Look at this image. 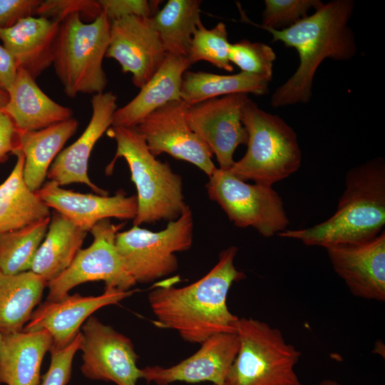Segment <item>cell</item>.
<instances>
[{
	"label": "cell",
	"mask_w": 385,
	"mask_h": 385,
	"mask_svg": "<svg viewBox=\"0 0 385 385\" xmlns=\"http://www.w3.org/2000/svg\"><path fill=\"white\" fill-rule=\"evenodd\" d=\"M41 0H0V28H8L35 14Z\"/></svg>",
	"instance_id": "cell-37"
},
{
	"label": "cell",
	"mask_w": 385,
	"mask_h": 385,
	"mask_svg": "<svg viewBox=\"0 0 385 385\" xmlns=\"http://www.w3.org/2000/svg\"><path fill=\"white\" fill-rule=\"evenodd\" d=\"M316 385H341V384L334 380L324 379Z\"/></svg>",
	"instance_id": "cell-41"
},
{
	"label": "cell",
	"mask_w": 385,
	"mask_h": 385,
	"mask_svg": "<svg viewBox=\"0 0 385 385\" xmlns=\"http://www.w3.org/2000/svg\"><path fill=\"white\" fill-rule=\"evenodd\" d=\"M111 24L103 13L90 23L83 21L79 14L61 22L53 66L67 96L104 92L108 78L103 59L109 46Z\"/></svg>",
	"instance_id": "cell-6"
},
{
	"label": "cell",
	"mask_w": 385,
	"mask_h": 385,
	"mask_svg": "<svg viewBox=\"0 0 385 385\" xmlns=\"http://www.w3.org/2000/svg\"><path fill=\"white\" fill-rule=\"evenodd\" d=\"M166 56L151 18L130 16L111 22L106 57L115 59L123 73H132L136 87L141 88L154 76Z\"/></svg>",
	"instance_id": "cell-14"
},
{
	"label": "cell",
	"mask_w": 385,
	"mask_h": 385,
	"mask_svg": "<svg viewBox=\"0 0 385 385\" xmlns=\"http://www.w3.org/2000/svg\"><path fill=\"white\" fill-rule=\"evenodd\" d=\"M193 216L188 205L178 219L165 229L153 232L133 225L118 232L117 251L127 271L136 283H148L178 270L175 252L188 250L193 241Z\"/></svg>",
	"instance_id": "cell-8"
},
{
	"label": "cell",
	"mask_w": 385,
	"mask_h": 385,
	"mask_svg": "<svg viewBox=\"0 0 385 385\" xmlns=\"http://www.w3.org/2000/svg\"><path fill=\"white\" fill-rule=\"evenodd\" d=\"M78 127V120L71 118L41 130L19 131V150L24 156V179L31 191L42 187L51 163Z\"/></svg>",
	"instance_id": "cell-24"
},
{
	"label": "cell",
	"mask_w": 385,
	"mask_h": 385,
	"mask_svg": "<svg viewBox=\"0 0 385 385\" xmlns=\"http://www.w3.org/2000/svg\"><path fill=\"white\" fill-rule=\"evenodd\" d=\"M237 247L219 255L217 263L199 280L183 287L163 284L148 294L150 308L160 328L178 332L185 342L202 344L214 334L237 333L239 317L227 305L229 290L245 274L236 269Z\"/></svg>",
	"instance_id": "cell-1"
},
{
	"label": "cell",
	"mask_w": 385,
	"mask_h": 385,
	"mask_svg": "<svg viewBox=\"0 0 385 385\" xmlns=\"http://www.w3.org/2000/svg\"><path fill=\"white\" fill-rule=\"evenodd\" d=\"M47 282L31 270L15 274L0 271V333L23 331L39 303Z\"/></svg>",
	"instance_id": "cell-27"
},
{
	"label": "cell",
	"mask_w": 385,
	"mask_h": 385,
	"mask_svg": "<svg viewBox=\"0 0 385 385\" xmlns=\"http://www.w3.org/2000/svg\"><path fill=\"white\" fill-rule=\"evenodd\" d=\"M326 250L334 272L354 296L385 301V230L367 241Z\"/></svg>",
	"instance_id": "cell-16"
},
{
	"label": "cell",
	"mask_w": 385,
	"mask_h": 385,
	"mask_svg": "<svg viewBox=\"0 0 385 385\" xmlns=\"http://www.w3.org/2000/svg\"><path fill=\"white\" fill-rule=\"evenodd\" d=\"M200 344L197 351L174 366H148L141 369V379L156 385H169L177 381H210L212 384L223 385L238 352L237 334H216Z\"/></svg>",
	"instance_id": "cell-17"
},
{
	"label": "cell",
	"mask_w": 385,
	"mask_h": 385,
	"mask_svg": "<svg viewBox=\"0 0 385 385\" xmlns=\"http://www.w3.org/2000/svg\"><path fill=\"white\" fill-rule=\"evenodd\" d=\"M1 337H2V334L0 333V343H1Z\"/></svg>",
	"instance_id": "cell-42"
},
{
	"label": "cell",
	"mask_w": 385,
	"mask_h": 385,
	"mask_svg": "<svg viewBox=\"0 0 385 385\" xmlns=\"http://www.w3.org/2000/svg\"><path fill=\"white\" fill-rule=\"evenodd\" d=\"M107 134L115 140L116 152L106 173H112L115 161L124 158L137 189L138 212L133 225L178 219L188 205L182 177L168 162L153 155L136 127L111 126Z\"/></svg>",
	"instance_id": "cell-4"
},
{
	"label": "cell",
	"mask_w": 385,
	"mask_h": 385,
	"mask_svg": "<svg viewBox=\"0 0 385 385\" xmlns=\"http://www.w3.org/2000/svg\"><path fill=\"white\" fill-rule=\"evenodd\" d=\"M230 43L226 25L219 22L214 28L207 29L201 20L195 30L187 60L189 64L205 61L214 66L231 72L234 70L230 61Z\"/></svg>",
	"instance_id": "cell-31"
},
{
	"label": "cell",
	"mask_w": 385,
	"mask_h": 385,
	"mask_svg": "<svg viewBox=\"0 0 385 385\" xmlns=\"http://www.w3.org/2000/svg\"><path fill=\"white\" fill-rule=\"evenodd\" d=\"M102 13L98 1L93 0H46L41 1L35 14L61 22L68 16L79 14L81 18L94 21Z\"/></svg>",
	"instance_id": "cell-34"
},
{
	"label": "cell",
	"mask_w": 385,
	"mask_h": 385,
	"mask_svg": "<svg viewBox=\"0 0 385 385\" xmlns=\"http://www.w3.org/2000/svg\"><path fill=\"white\" fill-rule=\"evenodd\" d=\"M50 220L51 216L21 229L0 235V271L15 274L31 270Z\"/></svg>",
	"instance_id": "cell-30"
},
{
	"label": "cell",
	"mask_w": 385,
	"mask_h": 385,
	"mask_svg": "<svg viewBox=\"0 0 385 385\" xmlns=\"http://www.w3.org/2000/svg\"><path fill=\"white\" fill-rule=\"evenodd\" d=\"M189 107L181 99L170 101L148 115L136 128L153 156L168 153L195 165L210 177L217 169L213 154L191 129Z\"/></svg>",
	"instance_id": "cell-12"
},
{
	"label": "cell",
	"mask_w": 385,
	"mask_h": 385,
	"mask_svg": "<svg viewBox=\"0 0 385 385\" xmlns=\"http://www.w3.org/2000/svg\"><path fill=\"white\" fill-rule=\"evenodd\" d=\"M200 0H169L151 18L167 53L187 58L200 19Z\"/></svg>",
	"instance_id": "cell-29"
},
{
	"label": "cell",
	"mask_w": 385,
	"mask_h": 385,
	"mask_svg": "<svg viewBox=\"0 0 385 385\" xmlns=\"http://www.w3.org/2000/svg\"><path fill=\"white\" fill-rule=\"evenodd\" d=\"M354 5L353 0L322 2L314 14L287 28H260L271 34L273 42L281 41L294 48L299 58L296 71L273 93L272 108L309 102L315 73L322 62L325 58L349 61L356 55L354 33L348 24Z\"/></svg>",
	"instance_id": "cell-2"
},
{
	"label": "cell",
	"mask_w": 385,
	"mask_h": 385,
	"mask_svg": "<svg viewBox=\"0 0 385 385\" xmlns=\"http://www.w3.org/2000/svg\"><path fill=\"white\" fill-rule=\"evenodd\" d=\"M264 2L262 24L252 21L237 4L241 16L240 21L258 28L280 30L306 17L312 7L315 9L322 3L320 0H265Z\"/></svg>",
	"instance_id": "cell-32"
},
{
	"label": "cell",
	"mask_w": 385,
	"mask_h": 385,
	"mask_svg": "<svg viewBox=\"0 0 385 385\" xmlns=\"http://www.w3.org/2000/svg\"><path fill=\"white\" fill-rule=\"evenodd\" d=\"M205 187L209 198L217 202L236 227H251L270 237L289 224L282 199L272 186L249 184L228 170L217 168Z\"/></svg>",
	"instance_id": "cell-9"
},
{
	"label": "cell",
	"mask_w": 385,
	"mask_h": 385,
	"mask_svg": "<svg viewBox=\"0 0 385 385\" xmlns=\"http://www.w3.org/2000/svg\"><path fill=\"white\" fill-rule=\"evenodd\" d=\"M81 342L80 332L75 339L61 349H50L51 364L41 385H66L71 377L72 364Z\"/></svg>",
	"instance_id": "cell-35"
},
{
	"label": "cell",
	"mask_w": 385,
	"mask_h": 385,
	"mask_svg": "<svg viewBox=\"0 0 385 385\" xmlns=\"http://www.w3.org/2000/svg\"><path fill=\"white\" fill-rule=\"evenodd\" d=\"M212 385H216V384H212Z\"/></svg>",
	"instance_id": "cell-43"
},
{
	"label": "cell",
	"mask_w": 385,
	"mask_h": 385,
	"mask_svg": "<svg viewBox=\"0 0 385 385\" xmlns=\"http://www.w3.org/2000/svg\"><path fill=\"white\" fill-rule=\"evenodd\" d=\"M35 192L49 208L87 232L102 220H134L138 212L137 196H127L121 190L113 196L83 194L49 180Z\"/></svg>",
	"instance_id": "cell-18"
},
{
	"label": "cell",
	"mask_w": 385,
	"mask_h": 385,
	"mask_svg": "<svg viewBox=\"0 0 385 385\" xmlns=\"http://www.w3.org/2000/svg\"><path fill=\"white\" fill-rule=\"evenodd\" d=\"M117 96L112 92L93 95L92 115L81 136L59 153L51 164L47 177L60 186L78 183L86 184L101 195L108 192L95 185L88 175V160L96 142L112 125L117 109Z\"/></svg>",
	"instance_id": "cell-19"
},
{
	"label": "cell",
	"mask_w": 385,
	"mask_h": 385,
	"mask_svg": "<svg viewBox=\"0 0 385 385\" xmlns=\"http://www.w3.org/2000/svg\"><path fill=\"white\" fill-rule=\"evenodd\" d=\"M135 292L107 288L98 296L76 293L56 301L46 300L34 311L23 330H46L53 340L51 349H63L75 339L83 323L96 310L117 304Z\"/></svg>",
	"instance_id": "cell-15"
},
{
	"label": "cell",
	"mask_w": 385,
	"mask_h": 385,
	"mask_svg": "<svg viewBox=\"0 0 385 385\" xmlns=\"http://www.w3.org/2000/svg\"><path fill=\"white\" fill-rule=\"evenodd\" d=\"M81 371L92 380L116 385H137L141 369L131 340L112 327L91 316L82 325Z\"/></svg>",
	"instance_id": "cell-11"
},
{
	"label": "cell",
	"mask_w": 385,
	"mask_h": 385,
	"mask_svg": "<svg viewBox=\"0 0 385 385\" xmlns=\"http://www.w3.org/2000/svg\"><path fill=\"white\" fill-rule=\"evenodd\" d=\"M52 344V337L46 330L2 334L0 384L38 385L41 363Z\"/></svg>",
	"instance_id": "cell-23"
},
{
	"label": "cell",
	"mask_w": 385,
	"mask_h": 385,
	"mask_svg": "<svg viewBox=\"0 0 385 385\" xmlns=\"http://www.w3.org/2000/svg\"><path fill=\"white\" fill-rule=\"evenodd\" d=\"M18 66L11 53L0 45V90L8 93L18 73Z\"/></svg>",
	"instance_id": "cell-39"
},
{
	"label": "cell",
	"mask_w": 385,
	"mask_h": 385,
	"mask_svg": "<svg viewBox=\"0 0 385 385\" xmlns=\"http://www.w3.org/2000/svg\"><path fill=\"white\" fill-rule=\"evenodd\" d=\"M9 100V95L6 92L0 90V109H2Z\"/></svg>",
	"instance_id": "cell-40"
},
{
	"label": "cell",
	"mask_w": 385,
	"mask_h": 385,
	"mask_svg": "<svg viewBox=\"0 0 385 385\" xmlns=\"http://www.w3.org/2000/svg\"><path fill=\"white\" fill-rule=\"evenodd\" d=\"M160 1L98 0L102 13L111 22L130 16L152 18L158 11Z\"/></svg>",
	"instance_id": "cell-36"
},
{
	"label": "cell",
	"mask_w": 385,
	"mask_h": 385,
	"mask_svg": "<svg viewBox=\"0 0 385 385\" xmlns=\"http://www.w3.org/2000/svg\"><path fill=\"white\" fill-rule=\"evenodd\" d=\"M271 81L240 71L233 75H218L205 71H185L181 100L189 106L234 93L262 96L268 93Z\"/></svg>",
	"instance_id": "cell-28"
},
{
	"label": "cell",
	"mask_w": 385,
	"mask_h": 385,
	"mask_svg": "<svg viewBox=\"0 0 385 385\" xmlns=\"http://www.w3.org/2000/svg\"><path fill=\"white\" fill-rule=\"evenodd\" d=\"M11 173L0 185V235L15 231L51 216L50 208L26 184L24 156L18 150Z\"/></svg>",
	"instance_id": "cell-25"
},
{
	"label": "cell",
	"mask_w": 385,
	"mask_h": 385,
	"mask_svg": "<svg viewBox=\"0 0 385 385\" xmlns=\"http://www.w3.org/2000/svg\"><path fill=\"white\" fill-rule=\"evenodd\" d=\"M19 150V132L12 120L0 109V163Z\"/></svg>",
	"instance_id": "cell-38"
},
{
	"label": "cell",
	"mask_w": 385,
	"mask_h": 385,
	"mask_svg": "<svg viewBox=\"0 0 385 385\" xmlns=\"http://www.w3.org/2000/svg\"><path fill=\"white\" fill-rule=\"evenodd\" d=\"M190 66L187 58L167 53L160 68L138 95L128 103L116 109L111 126L137 127L156 109L170 101L181 99L183 76Z\"/></svg>",
	"instance_id": "cell-21"
},
{
	"label": "cell",
	"mask_w": 385,
	"mask_h": 385,
	"mask_svg": "<svg viewBox=\"0 0 385 385\" xmlns=\"http://www.w3.org/2000/svg\"><path fill=\"white\" fill-rule=\"evenodd\" d=\"M125 224L115 225L109 219L96 223L91 230V245L81 249L71 265L57 278L47 283V301L58 300L82 283L103 281L105 289L129 290L136 282L127 271L115 246L117 233Z\"/></svg>",
	"instance_id": "cell-10"
},
{
	"label": "cell",
	"mask_w": 385,
	"mask_h": 385,
	"mask_svg": "<svg viewBox=\"0 0 385 385\" xmlns=\"http://www.w3.org/2000/svg\"><path fill=\"white\" fill-rule=\"evenodd\" d=\"M246 93H234L190 106L191 129L215 155L220 169L227 170L235 163L233 155L240 145H247L248 134L242 120Z\"/></svg>",
	"instance_id": "cell-13"
},
{
	"label": "cell",
	"mask_w": 385,
	"mask_h": 385,
	"mask_svg": "<svg viewBox=\"0 0 385 385\" xmlns=\"http://www.w3.org/2000/svg\"><path fill=\"white\" fill-rule=\"evenodd\" d=\"M385 226V161L378 157L350 169L336 212L310 227L279 232L307 246L325 249L369 240Z\"/></svg>",
	"instance_id": "cell-3"
},
{
	"label": "cell",
	"mask_w": 385,
	"mask_h": 385,
	"mask_svg": "<svg viewBox=\"0 0 385 385\" xmlns=\"http://www.w3.org/2000/svg\"><path fill=\"white\" fill-rule=\"evenodd\" d=\"M86 235L87 232L54 211L30 270L47 283L57 278L71 265Z\"/></svg>",
	"instance_id": "cell-26"
},
{
	"label": "cell",
	"mask_w": 385,
	"mask_h": 385,
	"mask_svg": "<svg viewBox=\"0 0 385 385\" xmlns=\"http://www.w3.org/2000/svg\"><path fill=\"white\" fill-rule=\"evenodd\" d=\"M0 385H1V384H0Z\"/></svg>",
	"instance_id": "cell-44"
},
{
	"label": "cell",
	"mask_w": 385,
	"mask_h": 385,
	"mask_svg": "<svg viewBox=\"0 0 385 385\" xmlns=\"http://www.w3.org/2000/svg\"><path fill=\"white\" fill-rule=\"evenodd\" d=\"M240 346L223 385H304L294 370L302 353L281 331L253 318H240Z\"/></svg>",
	"instance_id": "cell-7"
},
{
	"label": "cell",
	"mask_w": 385,
	"mask_h": 385,
	"mask_svg": "<svg viewBox=\"0 0 385 385\" xmlns=\"http://www.w3.org/2000/svg\"><path fill=\"white\" fill-rule=\"evenodd\" d=\"M242 120L248 134L247 149L228 170L232 174L245 182L272 187L299 170L302 155L297 135L282 118L248 98Z\"/></svg>",
	"instance_id": "cell-5"
},
{
	"label": "cell",
	"mask_w": 385,
	"mask_h": 385,
	"mask_svg": "<svg viewBox=\"0 0 385 385\" xmlns=\"http://www.w3.org/2000/svg\"><path fill=\"white\" fill-rule=\"evenodd\" d=\"M229 57L242 72L272 80L276 54L269 45L243 39L230 43Z\"/></svg>",
	"instance_id": "cell-33"
},
{
	"label": "cell",
	"mask_w": 385,
	"mask_h": 385,
	"mask_svg": "<svg viewBox=\"0 0 385 385\" xmlns=\"http://www.w3.org/2000/svg\"><path fill=\"white\" fill-rule=\"evenodd\" d=\"M60 22L28 16L8 28H0V40L19 68L34 79L53 64Z\"/></svg>",
	"instance_id": "cell-20"
},
{
	"label": "cell",
	"mask_w": 385,
	"mask_h": 385,
	"mask_svg": "<svg viewBox=\"0 0 385 385\" xmlns=\"http://www.w3.org/2000/svg\"><path fill=\"white\" fill-rule=\"evenodd\" d=\"M1 109L19 132L38 130L73 118V111L55 102L26 71L19 68L16 81Z\"/></svg>",
	"instance_id": "cell-22"
}]
</instances>
